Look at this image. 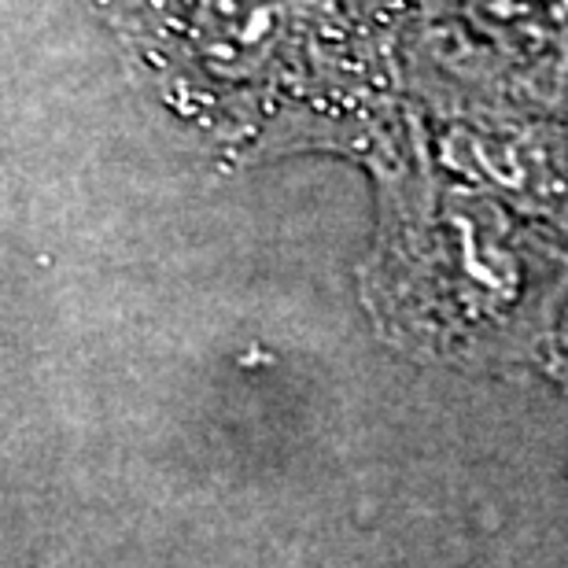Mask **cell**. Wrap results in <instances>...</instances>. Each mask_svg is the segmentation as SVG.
Segmentation results:
<instances>
[{
  "label": "cell",
  "mask_w": 568,
  "mask_h": 568,
  "mask_svg": "<svg viewBox=\"0 0 568 568\" xmlns=\"http://www.w3.org/2000/svg\"><path fill=\"white\" fill-rule=\"evenodd\" d=\"M392 241L395 306L443 344L509 333L531 314V258L517 225L458 189L414 196Z\"/></svg>",
  "instance_id": "obj_1"
},
{
  "label": "cell",
  "mask_w": 568,
  "mask_h": 568,
  "mask_svg": "<svg viewBox=\"0 0 568 568\" xmlns=\"http://www.w3.org/2000/svg\"><path fill=\"white\" fill-rule=\"evenodd\" d=\"M295 0H200L192 52L219 85H252L284 44Z\"/></svg>",
  "instance_id": "obj_2"
}]
</instances>
